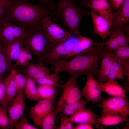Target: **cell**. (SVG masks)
<instances>
[{
	"mask_svg": "<svg viewBox=\"0 0 129 129\" xmlns=\"http://www.w3.org/2000/svg\"><path fill=\"white\" fill-rule=\"evenodd\" d=\"M47 16L57 20L55 10L50 11L42 2L34 4L26 0H11L2 18L32 30L41 26Z\"/></svg>",
	"mask_w": 129,
	"mask_h": 129,
	"instance_id": "obj_1",
	"label": "cell"
},
{
	"mask_svg": "<svg viewBox=\"0 0 129 129\" xmlns=\"http://www.w3.org/2000/svg\"><path fill=\"white\" fill-rule=\"evenodd\" d=\"M103 42L93 45L72 57L70 60L62 59L52 63L51 68L65 72L77 78L83 75L95 76L104 52Z\"/></svg>",
	"mask_w": 129,
	"mask_h": 129,
	"instance_id": "obj_2",
	"label": "cell"
},
{
	"mask_svg": "<svg viewBox=\"0 0 129 129\" xmlns=\"http://www.w3.org/2000/svg\"><path fill=\"white\" fill-rule=\"evenodd\" d=\"M55 11L57 20L66 27L73 37L80 36V24L84 13L71 0H58Z\"/></svg>",
	"mask_w": 129,
	"mask_h": 129,
	"instance_id": "obj_3",
	"label": "cell"
},
{
	"mask_svg": "<svg viewBox=\"0 0 129 129\" xmlns=\"http://www.w3.org/2000/svg\"><path fill=\"white\" fill-rule=\"evenodd\" d=\"M22 46L26 48L34 55L37 62L42 61L54 47L42 25L32 30L23 39Z\"/></svg>",
	"mask_w": 129,
	"mask_h": 129,
	"instance_id": "obj_4",
	"label": "cell"
},
{
	"mask_svg": "<svg viewBox=\"0 0 129 129\" xmlns=\"http://www.w3.org/2000/svg\"><path fill=\"white\" fill-rule=\"evenodd\" d=\"M77 79L70 75L67 81L61 86L62 94L54 111L56 117L62 105L72 104L83 99V96L79 87Z\"/></svg>",
	"mask_w": 129,
	"mask_h": 129,
	"instance_id": "obj_5",
	"label": "cell"
},
{
	"mask_svg": "<svg viewBox=\"0 0 129 129\" xmlns=\"http://www.w3.org/2000/svg\"><path fill=\"white\" fill-rule=\"evenodd\" d=\"M26 32L22 26L3 18L0 20V43L4 48L17 40L23 39Z\"/></svg>",
	"mask_w": 129,
	"mask_h": 129,
	"instance_id": "obj_6",
	"label": "cell"
},
{
	"mask_svg": "<svg viewBox=\"0 0 129 129\" xmlns=\"http://www.w3.org/2000/svg\"><path fill=\"white\" fill-rule=\"evenodd\" d=\"M94 107L102 109V115L119 114L126 117L129 115V103L127 99L120 97L105 98L100 103Z\"/></svg>",
	"mask_w": 129,
	"mask_h": 129,
	"instance_id": "obj_7",
	"label": "cell"
},
{
	"mask_svg": "<svg viewBox=\"0 0 129 129\" xmlns=\"http://www.w3.org/2000/svg\"><path fill=\"white\" fill-rule=\"evenodd\" d=\"M42 23L46 33L54 46L73 37L68 31L62 28L50 17L47 16L44 18Z\"/></svg>",
	"mask_w": 129,
	"mask_h": 129,
	"instance_id": "obj_8",
	"label": "cell"
},
{
	"mask_svg": "<svg viewBox=\"0 0 129 129\" xmlns=\"http://www.w3.org/2000/svg\"><path fill=\"white\" fill-rule=\"evenodd\" d=\"M77 37L73 36L65 41L55 46L42 61L47 64L51 65L62 59L70 53L74 46Z\"/></svg>",
	"mask_w": 129,
	"mask_h": 129,
	"instance_id": "obj_9",
	"label": "cell"
},
{
	"mask_svg": "<svg viewBox=\"0 0 129 129\" xmlns=\"http://www.w3.org/2000/svg\"><path fill=\"white\" fill-rule=\"evenodd\" d=\"M55 99L41 100L30 108L29 112L30 117L36 126H39L44 117L54 111Z\"/></svg>",
	"mask_w": 129,
	"mask_h": 129,
	"instance_id": "obj_10",
	"label": "cell"
},
{
	"mask_svg": "<svg viewBox=\"0 0 129 129\" xmlns=\"http://www.w3.org/2000/svg\"><path fill=\"white\" fill-rule=\"evenodd\" d=\"M25 104L24 91L15 96L8 104L7 108L11 121L10 129H13L16 123L23 115Z\"/></svg>",
	"mask_w": 129,
	"mask_h": 129,
	"instance_id": "obj_11",
	"label": "cell"
},
{
	"mask_svg": "<svg viewBox=\"0 0 129 129\" xmlns=\"http://www.w3.org/2000/svg\"><path fill=\"white\" fill-rule=\"evenodd\" d=\"M89 14L92 21L93 34L98 35L104 42L105 39L111 34L110 30L113 27L112 22L99 15L92 10Z\"/></svg>",
	"mask_w": 129,
	"mask_h": 129,
	"instance_id": "obj_12",
	"label": "cell"
},
{
	"mask_svg": "<svg viewBox=\"0 0 129 129\" xmlns=\"http://www.w3.org/2000/svg\"><path fill=\"white\" fill-rule=\"evenodd\" d=\"M87 80L82 91L84 96L89 102L93 103L99 101H102L105 98L101 95L102 91L98 86L92 75H87Z\"/></svg>",
	"mask_w": 129,
	"mask_h": 129,
	"instance_id": "obj_13",
	"label": "cell"
},
{
	"mask_svg": "<svg viewBox=\"0 0 129 129\" xmlns=\"http://www.w3.org/2000/svg\"><path fill=\"white\" fill-rule=\"evenodd\" d=\"M104 52L101 60L100 68L95 75L98 82H103L108 80L113 62L112 51L104 49Z\"/></svg>",
	"mask_w": 129,
	"mask_h": 129,
	"instance_id": "obj_14",
	"label": "cell"
},
{
	"mask_svg": "<svg viewBox=\"0 0 129 129\" xmlns=\"http://www.w3.org/2000/svg\"><path fill=\"white\" fill-rule=\"evenodd\" d=\"M110 36L108 41L103 42V46H106L105 48L107 49L113 51L128 44L129 37L124 33L121 27L115 28Z\"/></svg>",
	"mask_w": 129,
	"mask_h": 129,
	"instance_id": "obj_15",
	"label": "cell"
},
{
	"mask_svg": "<svg viewBox=\"0 0 129 129\" xmlns=\"http://www.w3.org/2000/svg\"><path fill=\"white\" fill-rule=\"evenodd\" d=\"M99 88L102 92L113 97H118L127 99L126 89L116 81L108 80L105 82L97 81Z\"/></svg>",
	"mask_w": 129,
	"mask_h": 129,
	"instance_id": "obj_16",
	"label": "cell"
},
{
	"mask_svg": "<svg viewBox=\"0 0 129 129\" xmlns=\"http://www.w3.org/2000/svg\"><path fill=\"white\" fill-rule=\"evenodd\" d=\"M115 12L112 13L111 20L115 28L122 27L129 21V0H124L121 6Z\"/></svg>",
	"mask_w": 129,
	"mask_h": 129,
	"instance_id": "obj_17",
	"label": "cell"
},
{
	"mask_svg": "<svg viewBox=\"0 0 129 129\" xmlns=\"http://www.w3.org/2000/svg\"><path fill=\"white\" fill-rule=\"evenodd\" d=\"M84 3L99 15L111 21L112 13L107 0H89Z\"/></svg>",
	"mask_w": 129,
	"mask_h": 129,
	"instance_id": "obj_18",
	"label": "cell"
},
{
	"mask_svg": "<svg viewBox=\"0 0 129 129\" xmlns=\"http://www.w3.org/2000/svg\"><path fill=\"white\" fill-rule=\"evenodd\" d=\"M102 42L101 41H94L90 38L81 35L77 37L75 44L70 53L62 59L68 60L69 58L82 52L91 46L100 44Z\"/></svg>",
	"mask_w": 129,
	"mask_h": 129,
	"instance_id": "obj_19",
	"label": "cell"
},
{
	"mask_svg": "<svg viewBox=\"0 0 129 129\" xmlns=\"http://www.w3.org/2000/svg\"><path fill=\"white\" fill-rule=\"evenodd\" d=\"M85 108L69 117L73 124L87 123L91 125L95 124V119L99 116L95 114L91 110Z\"/></svg>",
	"mask_w": 129,
	"mask_h": 129,
	"instance_id": "obj_20",
	"label": "cell"
},
{
	"mask_svg": "<svg viewBox=\"0 0 129 129\" xmlns=\"http://www.w3.org/2000/svg\"><path fill=\"white\" fill-rule=\"evenodd\" d=\"M129 119L118 114L103 115L95 119V124L108 126L129 122Z\"/></svg>",
	"mask_w": 129,
	"mask_h": 129,
	"instance_id": "obj_21",
	"label": "cell"
},
{
	"mask_svg": "<svg viewBox=\"0 0 129 129\" xmlns=\"http://www.w3.org/2000/svg\"><path fill=\"white\" fill-rule=\"evenodd\" d=\"M45 66L43 62L40 61L36 63L33 62L28 66H22L21 71L26 77L34 80L40 75Z\"/></svg>",
	"mask_w": 129,
	"mask_h": 129,
	"instance_id": "obj_22",
	"label": "cell"
},
{
	"mask_svg": "<svg viewBox=\"0 0 129 129\" xmlns=\"http://www.w3.org/2000/svg\"><path fill=\"white\" fill-rule=\"evenodd\" d=\"M88 102L83 99L72 104L63 105L59 110L60 115L71 116L85 108Z\"/></svg>",
	"mask_w": 129,
	"mask_h": 129,
	"instance_id": "obj_23",
	"label": "cell"
},
{
	"mask_svg": "<svg viewBox=\"0 0 129 129\" xmlns=\"http://www.w3.org/2000/svg\"><path fill=\"white\" fill-rule=\"evenodd\" d=\"M23 39L18 40L4 47L7 58L10 62L16 61L21 51Z\"/></svg>",
	"mask_w": 129,
	"mask_h": 129,
	"instance_id": "obj_24",
	"label": "cell"
},
{
	"mask_svg": "<svg viewBox=\"0 0 129 129\" xmlns=\"http://www.w3.org/2000/svg\"><path fill=\"white\" fill-rule=\"evenodd\" d=\"M24 89V95L30 100L38 102L42 100L39 97L35 82L31 78L27 77Z\"/></svg>",
	"mask_w": 129,
	"mask_h": 129,
	"instance_id": "obj_25",
	"label": "cell"
},
{
	"mask_svg": "<svg viewBox=\"0 0 129 129\" xmlns=\"http://www.w3.org/2000/svg\"><path fill=\"white\" fill-rule=\"evenodd\" d=\"M15 70L10 72L9 75L4 80L5 85L9 103L16 94V85L15 80Z\"/></svg>",
	"mask_w": 129,
	"mask_h": 129,
	"instance_id": "obj_26",
	"label": "cell"
},
{
	"mask_svg": "<svg viewBox=\"0 0 129 129\" xmlns=\"http://www.w3.org/2000/svg\"><path fill=\"white\" fill-rule=\"evenodd\" d=\"M55 86L45 84H39L37 87L38 95L42 100L45 99H55L57 91Z\"/></svg>",
	"mask_w": 129,
	"mask_h": 129,
	"instance_id": "obj_27",
	"label": "cell"
},
{
	"mask_svg": "<svg viewBox=\"0 0 129 129\" xmlns=\"http://www.w3.org/2000/svg\"><path fill=\"white\" fill-rule=\"evenodd\" d=\"M13 64L8 60L4 48L0 43V81L6 72L14 69Z\"/></svg>",
	"mask_w": 129,
	"mask_h": 129,
	"instance_id": "obj_28",
	"label": "cell"
},
{
	"mask_svg": "<svg viewBox=\"0 0 129 129\" xmlns=\"http://www.w3.org/2000/svg\"><path fill=\"white\" fill-rule=\"evenodd\" d=\"M32 54L26 47L22 46L21 51L16 61L14 67L18 66H25L33 62Z\"/></svg>",
	"mask_w": 129,
	"mask_h": 129,
	"instance_id": "obj_29",
	"label": "cell"
},
{
	"mask_svg": "<svg viewBox=\"0 0 129 129\" xmlns=\"http://www.w3.org/2000/svg\"><path fill=\"white\" fill-rule=\"evenodd\" d=\"M113 62L111 69L108 80L115 79L124 80L125 76L121 63L113 57Z\"/></svg>",
	"mask_w": 129,
	"mask_h": 129,
	"instance_id": "obj_30",
	"label": "cell"
},
{
	"mask_svg": "<svg viewBox=\"0 0 129 129\" xmlns=\"http://www.w3.org/2000/svg\"><path fill=\"white\" fill-rule=\"evenodd\" d=\"M54 73H49L44 77L38 80L36 82L39 84L47 85L61 88V86L58 83L59 80V72L57 70H54Z\"/></svg>",
	"mask_w": 129,
	"mask_h": 129,
	"instance_id": "obj_31",
	"label": "cell"
},
{
	"mask_svg": "<svg viewBox=\"0 0 129 129\" xmlns=\"http://www.w3.org/2000/svg\"><path fill=\"white\" fill-rule=\"evenodd\" d=\"M56 118L54 111L49 114L43 120L39 127L42 129H58L59 126L55 125Z\"/></svg>",
	"mask_w": 129,
	"mask_h": 129,
	"instance_id": "obj_32",
	"label": "cell"
},
{
	"mask_svg": "<svg viewBox=\"0 0 129 129\" xmlns=\"http://www.w3.org/2000/svg\"><path fill=\"white\" fill-rule=\"evenodd\" d=\"M112 52L113 56L120 63L129 59L128 44L122 46Z\"/></svg>",
	"mask_w": 129,
	"mask_h": 129,
	"instance_id": "obj_33",
	"label": "cell"
},
{
	"mask_svg": "<svg viewBox=\"0 0 129 129\" xmlns=\"http://www.w3.org/2000/svg\"><path fill=\"white\" fill-rule=\"evenodd\" d=\"M8 106H0V128L2 129H10L11 121L7 113Z\"/></svg>",
	"mask_w": 129,
	"mask_h": 129,
	"instance_id": "obj_34",
	"label": "cell"
},
{
	"mask_svg": "<svg viewBox=\"0 0 129 129\" xmlns=\"http://www.w3.org/2000/svg\"><path fill=\"white\" fill-rule=\"evenodd\" d=\"M15 80L17 94L24 91L26 82V78L23 74L15 70Z\"/></svg>",
	"mask_w": 129,
	"mask_h": 129,
	"instance_id": "obj_35",
	"label": "cell"
},
{
	"mask_svg": "<svg viewBox=\"0 0 129 129\" xmlns=\"http://www.w3.org/2000/svg\"><path fill=\"white\" fill-rule=\"evenodd\" d=\"M9 103L5 85L4 81L2 80L0 81V104L8 106Z\"/></svg>",
	"mask_w": 129,
	"mask_h": 129,
	"instance_id": "obj_36",
	"label": "cell"
},
{
	"mask_svg": "<svg viewBox=\"0 0 129 129\" xmlns=\"http://www.w3.org/2000/svg\"><path fill=\"white\" fill-rule=\"evenodd\" d=\"M20 121L15 124L14 127L16 129H38V128L29 124L23 115Z\"/></svg>",
	"mask_w": 129,
	"mask_h": 129,
	"instance_id": "obj_37",
	"label": "cell"
},
{
	"mask_svg": "<svg viewBox=\"0 0 129 129\" xmlns=\"http://www.w3.org/2000/svg\"><path fill=\"white\" fill-rule=\"evenodd\" d=\"M73 124L70 120L68 117L60 115V124L58 129H74Z\"/></svg>",
	"mask_w": 129,
	"mask_h": 129,
	"instance_id": "obj_38",
	"label": "cell"
},
{
	"mask_svg": "<svg viewBox=\"0 0 129 129\" xmlns=\"http://www.w3.org/2000/svg\"><path fill=\"white\" fill-rule=\"evenodd\" d=\"M127 81L128 90L129 89V59L124 61L121 62Z\"/></svg>",
	"mask_w": 129,
	"mask_h": 129,
	"instance_id": "obj_39",
	"label": "cell"
},
{
	"mask_svg": "<svg viewBox=\"0 0 129 129\" xmlns=\"http://www.w3.org/2000/svg\"><path fill=\"white\" fill-rule=\"evenodd\" d=\"M11 0H0V20L2 19L4 13Z\"/></svg>",
	"mask_w": 129,
	"mask_h": 129,
	"instance_id": "obj_40",
	"label": "cell"
},
{
	"mask_svg": "<svg viewBox=\"0 0 129 129\" xmlns=\"http://www.w3.org/2000/svg\"><path fill=\"white\" fill-rule=\"evenodd\" d=\"M27 1L35 0H26ZM39 0L44 3L50 11L55 10L56 4L54 0Z\"/></svg>",
	"mask_w": 129,
	"mask_h": 129,
	"instance_id": "obj_41",
	"label": "cell"
},
{
	"mask_svg": "<svg viewBox=\"0 0 129 129\" xmlns=\"http://www.w3.org/2000/svg\"><path fill=\"white\" fill-rule=\"evenodd\" d=\"M92 125L87 123H81L78 124L74 127V129H93Z\"/></svg>",
	"mask_w": 129,
	"mask_h": 129,
	"instance_id": "obj_42",
	"label": "cell"
},
{
	"mask_svg": "<svg viewBox=\"0 0 129 129\" xmlns=\"http://www.w3.org/2000/svg\"><path fill=\"white\" fill-rule=\"evenodd\" d=\"M109 3L116 9L119 8L123 3L124 0H108Z\"/></svg>",
	"mask_w": 129,
	"mask_h": 129,
	"instance_id": "obj_43",
	"label": "cell"
},
{
	"mask_svg": "<svg viewBox=\"0 0 129 129\" xmlns=\"http://www.w3.org/2000/svg\"></svg>",
	"mask_w": 129,
	"mask_h": 129,
	"instance_id": "obj_44",
	"label": "cell"
},
{
	"mask_svg": "<svg viewBox=\"0 0 129 129\" xmlns=\"http://www.w3.org/2000/svg\"></svg>",
	"mask_w": 129,
	"mask_h": 129,
	"instance_id": "obj_45",
	"label": "cell"
}]
</instances>
